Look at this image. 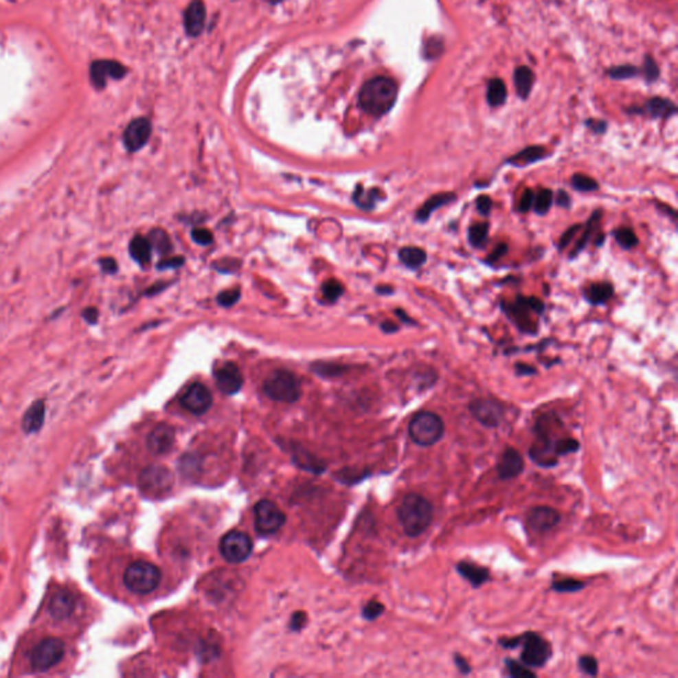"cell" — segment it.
<instances>
[{"label":"cell","instance_id":"1","mask_svg":"<svg viewBox=\"0 0 678 678\" xmlns=\"http://www.w3.org/2000/svg\"><path fill=\"white\" fill-rule=\"evenodd\" d=\"M398 519L408 536H420L433 521V505L422 495L409 493L398 508Z\"/></svg>","mask_w":678,"mask_h":678},{"label":"cell","instance_id":"2","mask_svg":"<svg viewBox=\"0 0 678 678\" xmlns=\"http://www.w3.org/2000/svg\"><path fill=\"white\" fill-rule=\"evenodd\" d=\"M398 98L396 82L385 76H378L367 81L359 93V105L375 117H381L395 105Z\"/></svg>","mask_w":678,"mask_h":678},{"label":"cell","instance_id":"3","mask_svg":"<svg viewBox=\"0 0 678 678\" xmlns=\"http://www.w3.org/2000/svg\"><path fill=\"white\" fill-rule=\"evenodd\" d=\"M499 644L504 648H510V649L522 645L521 660L530 669L545 666L552 655L550 642L532 632L525 633L514 639H502L499 640Z\"/></svg>","mask_w":678,"mask_h":678},{"label":"cell","instance_id":"4","mask_svg":"<svg viewBox=\"0 0 678 678\" xmlns=\"http://www.w3.org/2000/svg\"><path fill=\"white\" fill-rule=\"evenodd\" d=\"M445 425L440 416L431 411L418 412L408 425L409 438L419 447H432L444 438Z\"/></svg>","mask_w":678,"mask_h":678},{"label":"cell","instance_id":"5","mask_svg":"<svg viewBox=\"0 0 678 678\" xmlns=\"http://www.w3.org/2000/svg\"><path fill=\"white\" fill-rule=\"evenodd\" d=\"M502 309L519 330L534 334L538 330V324L534 317L543 313L545 305L536 297H517L513 304L502 305Z\"/></svg>","mask_w":678,"mask_h":678},{"label":"cell","instance_id":"6","mask_svg":"<svg viewBox=\"0 0 678 678\" xmlns=\"http://www.w3.org/2000/svg\"><path fill=\"white\" fill-rule=\"evenodd\" d=\"M162 580V572L150 562H134L125 569L124 583L128 591L139 595H146L157 589Z\"/></svg>","mask_w":678,"mask_h":678},{"label":"cell","instance_id":"7","mask_svg":"<svg viewBox=\"0 0 678 678\" xmlns=\"http://www.w3.org/2000/svg\"><path fill=\"white\" fill-rule=\"evenodd\" d=\"M264 392L280 403H294L301 396V383L291 371L278 370L264 383Z\"/></svg>","mask_w":678,"mask_h":678},{"label":"cell","instance_id":"8","mask_svg":"<svg viewBox=\"0 0 678 678\" xmlns=\"http://www.w3.org/2000/svg\"><path fill=\"white\" fill-rule=\"evenodd\" d=\"M64 642L56 637H48L38 642L30 652V665L34 672L43 673L56 666L64 659Z\"/></svg>","mask_w":678,"mask_h":678},{"label":"cell","instance_id":"9","mask_svg":"<svg viewBox=\"0 0 678 678\" xmlns=\"http://www.w3.org/2000/svg\"><path fill=\"white\" fill-rule=\"evenodd\" d=\"M253 549L252 539L248 534L232 530L227 532L221 541V554L229 563H241L249 558Z\"/></svg>","mask_w":678,"mask_h":678},{"label":"cell","instance_id":"10","mask_svg":"<svg viewBox=\"0 0 678 678\" xmlns=\"http://www.w3.org/2000/svg\"><path fill=\"white\" fill-rule=\"evenodd\" d=\"M285 523V514L275 502L262 499L255 506V526L258 534L272 535Z\"/></svg>","mask_w":678,"mask_h":678},{"label":"cell","instance_id":"11","mask_svg":"<svg viewBox=\"0 0 678 678\" xmlns=\"http://www.w3.org/2000/svg\"><path fill=\"white\" fill-rule=\"evenodd\" d=\"M469 411L477 422L486 428H497L505 418V408L493 399L481 398L469 404Z\"/></svg>","mask_w":678,"mask_h":678},{"label":"cell","instance_id":"12","mask_svg":"<svg viewBox=\"0 0 678 678\" xmlns=\"http://www.w3.org/2000/svg\"><path fill=\"white\" fill-rule=\"evenodd\" d=\"M174 478L168 469L163 466H150L139 477V486L144 493L161 495L167 493L172 486Z\"/></svg>","mask_w":678,"mask_h":678},{"label":"cell","instance_id":"13","mask_svg":"<svg viewBox=\"0 0 678 678\" xmlns=\"http://www.w3.org/2000/svg\"><path fill=\"white\" fill-rule=\"evenodd\" d=\"M181 404L188 412L194 415H203L212 405V394L202 383H194L184 392L181 398Z\"/></svg>","mask_w":678,"mask_h":678},{"label":"cell","instance_id":"14","mask_svg":"<svg viewBox=\"0 0 678 678\" xmlns=\"http://www.w3.org/2000/svg\"><path fill=\"white\" fill-rule=\"evenodd\" d=\"M151 135V124L146 118H137L128 124L124 133V144L128 151L134 152L145 146Z\"/></svg>","mask_w":678,"mask_h":678},{"label":"cell","instance_id":"15","mask_svg":"<svg viewBox=\"0 0 678 678\" xmlns=\"http://www.w3.org/2000/svg\"><path fill=\"white\" fill-rule=\"evenodd\" d=\"M215 381L218 388L225 395L238 394L244 383L242 374L235 363H225L219 367L215 372Z\"/></svg>","mask_w":678,"mask_h":678},{"label":"cell","instance_id":"16","mask_svg":"<svg viewBox=\"0 0 678 678\" xmlns=\"http://www.w3.org/2000/svg\"><path fill=\"white\" fill-rule=\"evenodd\" d=\"M561 522V514L550 506H535L528 513V523L535 532H550Z\"/></svg>","mask_w":678,"mask_h":678},{"label":"cell","instance_id":"17","mask_svg":"<svg viewBox=\"0 0 678 678\" xmlns=\"http://www.w3.org/2000/svg\"><path fill=\"white\" fill-rule=\"evenodd\" d=\"M525 469V461L522 455L512 447H508L497 462V472L501 479H513L519 476Z\"/></svg>","mask_w":678,"mask_h":678},{"label":"cell","instance_id":"18","mask_svg":"<svg viewBox=\"0 0 678 678\" xmlns=\"http://www.w3.org/2000/svg\"><path fill=\"white\" fill-rule=\"evenodd\" d=\"M175 440L174 428L167 424H159L147 438V448L154 455H165L171 451Z\"/></svg>","mask_w":678,"mask_h":678},{"label":"cell","instance_id":"19","mask_svg":"<svg viewBox=\"0 0 678 678\" xmlns=\"http://www.w3.org/2000/svg\"><path fill=\"white\" fill-rule=\"evenodd\" d=\"M126 68L117 61H95L91 68V77L95 88H104L108 78H122Z\"/></svg>","mask_w":678,"mask_h":678},{"label":"cell","instance_id":"20","mask_svg":"<svg viewBox=\"0 0 678 678\" xmlns=\"http://www.w3.org/2000/svg\"><path fill=\"white\" fill-rule=\"evenodd\" d=\"M76 608L74 596L69 591H57L48 603V613L56 622L68 619Z\"/></svg>","mask_w":678,"mask_h":678},{"label":"cell","instance_id":"21","mask_svg":"<svg viewBox=\"0 0 678 678\" xmlns=\"http://www.w3.org/2000/svg\"><path fill=\"white\" fill-rule=\"evenodd\" d=\"M205 20V8L202 0H194L185 10L184 25L191 36H196L202 32Z\"/></svg>","mask_w":678,"mask_h":678},{"label":"cell","instance_id":"22","mask_svg":"<svg viewBox=\"0 0 678 678\" xmlns=\"http://www.w3.org/2000/svg\"><path fill=\"white\" fill-rule=\"evenodd\" d=\"M458 574L471 583V586L478 588L485 585L490 579V571L471 562H460L456 566Z\"/></svg>","mask_w":678,"mask_h":678},{"label":"cell","instance_id":"23","mask_svg":"<svg viewBox=\"0 0 678 678\" xmlns=\"http://www.w3.org/2000/svg\"><path fill=\"white\" fill-rule=\"evenodd\" d=\"M456 201V195L453 192H441L432 195L427 202L422 204V207L416 212V221L420 223H425L431 218V215L438 211L440 207L448 205Z\"/></svg>","mask_w":678,"mask_h":678},{"label":"cell","instance_id":"24","mask_svg":"<svg viewBox=\"0 0 678 678\" xmlns=\"http://www.w3.org/2000/svg\"><path fill=\"white\" fill-rule=\"evenodd\" d=\"M44 419H45V404L41 400H37L36 403L32 404L27 409L21 420V427L27 433H36L41 429Z\"/></svg>","mask_w":678,"mask_h":678},{"label":"cell","instance_id":"25","mask_svg":"<svg viewBox=\"0 0 678 678\" xmlns=\"http://www.w3.org/2000/svg\"><path fill=\"white\" fill-rule=\"evenodd\" d=\"M637 111L648 114L652 118H669L670 115H673L676 113V105L673 102H670L669 100L657 97V98L649 100L642 106V111Z\"/></svg>","mask_w":678,"mask_h":678},{"label":"cell","instance_id":"26","mask_svg":"<svg viewBox=\"0 0 678 678\" xmlns=\"http://www.w3.org/2000/svg\"><path fill=\"white\" fill-rule=\"evenodd\" d=\"M613 295V286L609 282L591 284L585 291V298L591 305H602Z\"/></svg>","mask_w":678,"mask_h":678},{"label":"cell","instance_id":"27","mask_svg":"<svg viewBox=\"0 0 678 678\" xmlns=\"http://www.w3.org/2000/svg\"><path fill=\"white\" fill-rule=\"evenodd\" d=\"M128 251H130L131 257L138 264L145 265V264H148L150 260H151L152 247H151V242L148 241V238H142V236H135V238L130 241Z\"/></svg>","mask_w":678,"mask_h":678},{"label":"cell","instance_id":"28","mask_svg":"<svg viewBox=\"0 0 678 678\" xmlns=\"http://www.w3.org/2000/svg\"><path fill=\"white\" fill-rule=\"evenodd\" d=\"M545 154H546V151L543 147H526L525 150L517 152L512 158H509L508 162L510 165L517 166V167H523V166L532 165V163L541 161L545 157Z\"/></svg>","mask_w":678,"mask_h":678},{"label":"cell","instance_id":"29","mask_svg":"<svg viewBox=\"0 0 678 678\" xmlns=\"http://www.w3.org/2000/svg\"><path fill=\"white\" fill-rule=\"evenodd\" d=\"M399 260L409 269H419L427 261V252L419 247H404L399 251Z\"/></svg>","mask_w":678,"mask_h":678},{"label":"cell","instance_id":"30","mask_svg":"<svg viewBox=\"0 0 678 678\" xmlns=\"http://www.w3.org/2000/svg\"><path fill=\"white\" fill-rule=\"evenodd\" d=\"M514 84L515 89L521 98H528V95L532 92V84H534V74L532 69L528 67H519L514 72Z\"/></svg>","mask_w":678,"mask_h":678},{"label":"cell","instance_id":"31","mask_svg":"<svg viewBox=\"0 0 678 678\" xmlns=\"http://www.w3.org/2000/svg\"><path fill=\"white\" fill-rule=\"evenodd\" d=\"M488 102L490 106H499L506 101V87L499 78H493L488 84Z\"/></svg>","mask_w":678,"mask_h":678},{"label":"cell","instance_id":"32","mask_svg":"<svg viewBox=\"0 0 678 678\" xmlns=\"http://www.w3.org/2000/svg\"><path fill=\"white\" fill-rule=\"evenodd\" d=\"M489 236V224L488 223H477L471 225L468 231V240L475 248H482Z\"/></svg>","mask_w":678,"mask_h":678},{"label":"cell","instance_id":"33","mask_svg":"<svg viewBox=\"0 0 678 678\" xmlns=\"http://www.w3.org/2000/svg\"><path fill=\"white\" fill-rule=\"evenodd\" d=\"M148 241L151 242V247L161 255H167L172 249L171 240L163 229H154L150 234Z\"/></svg>","mask_w":678,"mask_h":678},{"label":"cell","instance_id":"34","mask_svg":"<svg viewBox=\"0 0 678 678\" xmlns=\"http://www.w3.org/2000/svg\"><path fill=\"white\" fill-rule=\"evenodd\" d=\"M600 216H602V211H600V210H598V211H596L595 214H592V216H591V219H589V221L587 223V227H586V229H585V234H583V236H582V238L579 240V242L576 244V247H575V249H574V252L571 253V257L578 256V255H579V253H580V252H582V251H583V249L586 248V245L587 244H588V241H589V240L592 238V232H594V229H595V227L598 225V223H599V221H600Z\"/></svg>","mask_w":678,"mask_h":678},{"label":"cell","instance_id":"35","mask_svg":"<svg viewBox=\"0 0 678 678\" xmlns=\"http://www.w3.org/2000/svg\"><path fill=\"white\" fill-rule=\"evenodd\" d=\"M552 191L549 188H541L536 195H534L532 208L538 215H546L550 211L552 204Z\"/></svg>","mask_w":678,"mask_h":678},{"label":"cell","instance_id":"36","mask_svg":"<svg viewBox=\"0 0 678 678\" xmlns=\"http://www.w3.org/2000/svg\"><path fill=\"white\" fill-rule=\"evenodd\" d=\"M613 236L623 249H632L639 244V238L636 236V234L628 227L618 228L616 231H613Z\"/></svg>","mask_w":678,"mask_h":678},{"label":"cell","instance_id":"37","mask_svg":"<svg viewBox=\"0 0 678 678\" xmlns=\"http://www.w3.org/2000/svg\"><path fill=\"white\" fill-rule=\"evenodd\" d=\"M379 191L378 190H370L365 191L362 187H358L357 192L354 194V202L357 203L361 208L370 210L375 205V203L379 199Z\"/></svg>","mask_w":678,"mask_h":678},{"label":"cell","instance_id":"38","mask_svg":"<svg viewBox=\"0 0 678 678\" xmlns=\"http://www.w3.org/2000/svg\"><path fill=\"white\" fill-rule=\"evenodd\" d=\"M571 184L576 191H580V192H592V191H596L599 188L598 182L594 178L585 175V174H575L571 178Z\"/></svg>","mask_w":678,"mask_h":678},{"label":"cell","instance_id":"39","mask_svg":"<svg viewBox=\"0 0 678 678\" xmlns=\"http://www.w3.org/2000/svg\"><path fill=\"white\" fill-rule=\"evenodd\" d=\"M585 587H586V585L583 582H579V580H575V579H562V580H558V582H554L552 583V589L556 591V592H562V594L578 592V591L583 589Z\"/></svg>","mask_w":678,"mask_h":678},{"label":"cell","instance_id":"40","mask_svg":"<svg viewBox=\"0 0 678 678\" xmlns=\"http://www.w3.org/2000/svg\"><path fill=\"white\" fill-rule=\"evenodd\" d=\"M322 294L328 301H337L343 294V286L337 280H329L322 286Z\"/></svg>","mask_w":678,"mask_h":678},{"label":"cell","instance_id":"41","mask_svg":"<svg viewBox=\"0 0 678 678\" xmlns=\"http://www.w3.org/2000/svg\"><path fill=\"white\" fill-rule=\"evenodd\" d=\"M506 669H508V673H509L512 677H535V673L532 672V669L525 668V666H523L522 664H519L518 661L506 660Z\"/></svg>","mask_w":678,"mask_h":678},{"label":"cell","instance_id":"42","mask_svg":"<svg viewBox=\"0 0 678 678\" xmlns=\"http://www.w3.org/2000/svg\"><path fill=\"white\" fill-rule=\"evenodd\" d=\"M578 666H579V669L583 673H586L587 676L595 677L599 673V664H598V660L594 656H582V657H579Z\"/></svg>","mask_w":678,"mask_h":678},{"label":"cell","instance_id":"43","mask_svg":"<svg viewBox=\"0 0 678 678\" xmlns=\"http://www.w3.org/2000/svg\"><path fill=\"white\" fill-rule=\"evenodd\" d=\"M240 298V291L238 289H232V291H224L221 292L219 295H218V304L224 306V308H229L232 305H235Z\"/></svg>","mask_w":678,"mask_h":678},{"label":"cell","instance_id":"44","mask_svg":"<svg viewBox=\"0 0 678 678\" xmlns=\"http://www.w3.org/2000/svg\"><path fill=\"white\" fill-rule=\"evenodd\" d=\"M191 236H192V240L199 245H210L214 241L212 232L205 229V228H195L191 232Z\"/></svg>","mask_w":678,"mask_h":678},{"label":"cell","instance_id":"45","mask_svg":"<svg viewBox=\"0 0 678 678\" xmlns=\"http://www.w3.org/2000/svg\"><path fill=\"white\" fill-rule=\"evenodd\" d=\"M492 207H493V201L490 196L488 195H479L476 199V208L477 211L484 215V216H489L490 215V211H492Z\"/></svg>","mask_w":678,"mask_h":678},{"label":"cell","instance_id":"46","mask_svg":"<svg viewBox=\"0 0 678 678\" xmlns=\"http://www.w3.org/2000/svg\"><path fill=\"white\" fill-rule=\"evenodd\" d=\"M639 71L635 68V67H631V65H623V67H618V68H613L609 71V76L613 77V78H629V77H633L636 76Z\"/></svg>","mask_w":678,"mask_h":678},{"label":"cell","instance_id":"47","mask_svg":"<svg viewBox=\"0 0 678 678\" xmlns=\"http://www.w3.org/2000/svg\"><path fill=\"white\" fill-rule=\"evenodd\" d=\"M534 191L532 190H526L521 198V201L518 203V211L525 214L528 211H530L532 208V203H534Z\"/></svg>","mask_w":678,"mask_h":678},{"label":"cell","instance_id":"48","mask_svg":"<svg viewBox=\"0 0 678 678\" xmlns=\"http://www.w3.org/2000/svg\"><path fill=\"white\" fill-rule=\"evenodd\" d=\"M383 611H385L383 604H381L378 602H372L365 608V618L368 620H374L378 616H381L383 613Z\"/></svg>","mask_w":678,"mask_h":678},{"label":"cell","instance_id":"49","mask_svg":"<svg viewBox=\"0 0 678 678\" xmlns=\"http://www.w3.org/2000/svg\"><path fill=\"white\" fill-rule=\"evenodd\" d=\"M644 74L646 77L648 81H653L659 77V68L656 65V63L651 58V57H646L645 58V71H644Z\"/></svg>","mask_w":678,"mask_h":678},{"label":"cell","instance_id":"50","mask_svg":"<svg viewBox=\"0 0 678 678\" xmlns=\"http://www.w3.org/2000/svg\"><path fill=\"white\" fill-rule=\"evenodd\" d=\"M579 229H580V225H579V224H576V225H574V227H569L567 231H566V232L561 236V240H559V245H558V247H559V249H565V248L567 247L568 244L571 242V240L575 238V235L579 232Z\"/></svg>","mask_w":678,"mask_h":678},{"label":"cell","instance_id":"51","mask_svg":"<svg viewBox=\"0 0 678 678\" xmlns=\"http://www.w3.org/2000/svg\"><path fill=\"white\" fill-rule=\"evenodd\" d=\"M425 55L429 58H435L436 56L440 55L442 52V43L441 41H436V38H431L428 43H427V49H425Z\"/></svg>","mask_w":678,"mask_h":678},{"label":"cell","instance_id":"52","mask_svg":"<svg viewBox=\"0 0 678 678\" xmlns=\"http://www.w3.org/2000/svg\"><path fill=\"white\" fill-rule=\"evenodd\" d=\"M453 661H455V665H456V668H457L460 673H462V675H469V673L472 672V668H471L469 662L466 661V659H464L462 656H460V655H455V656H453Z\"/></svg>","mask_w":678,"mask_h":678},{"label":"cell","instance_id":"53","mask_svg":"<svg viewBox=\"0 0 678 678\" xmlns=\"http://www.w3.org/2000/svg\"><path fill=\"white\" fill-rule=\"evenodd\" d=\"M100 265H101L102 271H104V272H106V273H115V272H117V269H118V265H117L115 260H114V258H111V257L101 258V260H100Z\"/></svg>","mask_w":678,"mask_h":678},{"label":"cell","instance_id":"54","mask_svg":"<svg viewBox=\"0 0 678 678\" xmlns=\"http://www.w3.org/2000/svg\"><path fill=\"white\" fill-rule=\"evenodd\" d=\"M184 264V260L182 257H175V258H168V260H163L158 268L159 269H167V268H179L182 267Z\"/></svg>","mask_w":678,"mask_h":678},{"label":"cell","instance_id":"55","mask_svg":"<svg viewBox=\"0 0 678 678\" xmlns=\"http://www.w3.org/2000/svg\"><path fill=\"white\" fill-rule=\"evenodd\" d=\"M506 252H508V245L506 244H501V245H498L495 251L490 253V256L486 258V261L490 262V264L495 262V261H498L501 257L506 255Z\"/></svg>","mask_w":678,"mask_h":678},{"label":"cell","instance_id":"56","mask_svg":"<svg viewBox=\"0 0 678 678\" xmlns=\"http://www.w3.org/2000/svg\"><path fill=\"white\" fill-rule=\"evenodd\" d=\"M556 203H558V205H561V207H563V208H568V207H569V204H571V199H569V196H568V194L566 191H559V192H558Z\"/></svg>","mask_w":678,"mask_h":678},{"label":"cell","instance_id":"57","mask_svg":"<svg viewBox=\"0 0 678 678\" xmlns=\"http://www.w3.org/2000/svg\"><path fill=\"white\" fill-rule=\"evenodd\" d=\"M84 318L89 322V324H95L97 319H98V312L94 309V308H89L87 310H84Z\"/></svg>","mask_w":678,"mask_h":678},{"label":"cell","instance_id":"58","mask_svg":"<svg viewBox=\"0 0 678 678\" xmlns=\"http://www.w3.org/2000/svg\"><path fill=\"white\" fill-rule=\"evenodd\" d=\"M587 125L592 128L595 133H604L605 126H607L603 121H588Z\"/></svg>","mask_w":678,"mask_h":678},{"label":"cell","instance_id":"59","mask_svg":"<svg viewBox=\"0 0 678 678\" xmlns=\"http://www.w3.org/2000/svg\"><path fill=\"white\" fill-rule=\"evenodd\" d=\"M517 371L519 375H530V374H535V368H532L530 366H526V365H517L515 366Z\"/></svg>","mask_w":678,"mask_h":678},{"label":"cell","instance_id":"60","mask_svg":"<svg viewBox=\"0 0 678 678\" xmlns=\"http://www.w3.org/2000/svg\"><path fill=\"white\" fill-rule=\"evenodd\" d=\"M382 329H383L385 332H394V331L398 330V326H396V325H394V324H391V322H385V324L382 325Z\"/></svg>","mask_w":678,"mask_h":678},{"label":"cell","instance_id":"61","mask_svg":"<svg viewBox=\"0 0 678 678\" xmlns=\"http://www.w3.org/2000/svg\"><path fill=\"white\" fill-rule=\"evenodd\" d=\"M396 314H398V315H399V317H400L402 319H404L405 322H408L409 325H412V324H415V322H414V321H412L411 318H408V317H407V315L404 314V312H400V310H396Z\"/></svg>","mask_w":678,"mask_h":678},{"label":"cell","instance_id":"62","mask_svg":"<svg viewBox=\"0 0 678 678\" xmlns=\"http://www.w3.org/2000/svg\"><path fill=\"white\" fill-rule=\"evenodd\" d=\"M268 1H269V3H272V4H277V3H280V1H282V0H268Z\"/></svg>","mask_w":678,"mask_h":678}]
</instances>
